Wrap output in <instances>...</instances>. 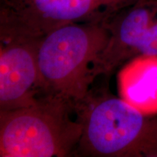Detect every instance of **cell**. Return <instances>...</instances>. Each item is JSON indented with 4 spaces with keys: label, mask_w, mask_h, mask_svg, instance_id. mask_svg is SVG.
Masks as SVG:
<instances>
[{
    "label": "cell",
    "mask_w": 157,
    "mask_h": 157,
    "mask_svg": "<svg viewBox=\"0 0 157 157\" xmlns=\"http://www.w3.org/2000/svg\"><path fill=\"white\" fill-rule=\"evenodd\" d=\"M119 97L145 115H157V56H140L121 68Z\"/></svg>",
    "instance_id": "52a82bcc"
},
{
    "label": "cell",
    "mask_w": 157,
    "mask_h": 157,
    "mask_svg": "<svg viewBox=\"0 0 157 157\" xmlns=\"http://www.w3.org/2000/svg\"><path fill=\"white\" fill-rule=\"evenodd\" d=\"M137 0H1L0 39H40L76 23L105 21Z\"/></svg>",
    "instance_id": "277c9868"
},
{
    "label": "cell",
    "mask_w": 157,
    "mask_h": 157,
    "mask_svg": "<svg viewBox=\"0 0 157 157\" xmlns=\"http://www.w3.org/2000/svg\"><path fill=\"white\" fill-rule=\"evenodd\" d=\"M82 133L72 156L157 157V117L124 101L90 90L75 108Z\"/></svg>",
    "instance_id": "6da1fadb"
},
{
    "label": "cell",
    "mask_w": 157,
    "mask_h": 157,
    "mask_svg": "<svg viewBox=\"0 0 157 157\" xmlns=\"http://www.w3.org/2000/svg\"><path fill=\"white\" fill-rule=\"evenodd\" d=\"M74 105L43 95L29 107L0 111V156H72L82 133Z\"/></svg>",
    "instance_id": "3957f363"
},
{
    "label": "cell",
    "mask_w": 157,
    "mask_h": 157,
    "mask_svg": "<svg viewBox=\"0 0 157 157\" xmlns=\"http://www.w3.org/2000/svg\"><path fill=\"white\" fill-rule=\"evenodd\" d=\"M110 38L93 74L109 75L131 59L157 56V0H137L105 21Z\"/></svg>",
    "instance_id": "5b68a950"
},
{
    "label": "cell",
    "mask_w": 157,
    "mask_h": 157,
    "mask_svg": "<svg viewBox=\"0 0 157 157\" xmlns=\"http://www.w3.org/2000/svg\"><path fill=\"white\" fill-rule=\"evenodd\" d=\"M39 39H0V111L34 105L44 95L37 64Z\"/></svg>",
    "instance_id": "8992f818"
},
{
    "label": "cell",
    "mask_w": 157,
    "mask_h": 157,
    "mask_svg": "<svg viewBox=\"0 0 157 157\" xmlns=\"http://www.w3.org/2000/svg\"><path fill=\"white\" fill-rule=\"evenodd\" d=\"M110 38L105 21L71 23L39 39L37 64L44 95L70 102L74 110L95 79L94 63Z\"/></svg>",
    "instance_id": "7a4b0ae2"
}]
</instances>
